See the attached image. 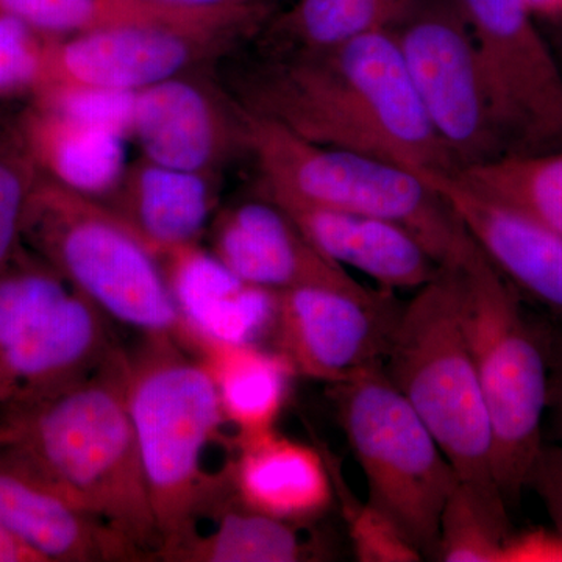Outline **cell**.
Instances as JSON below:
<instances>
[{
    "mask_svg": "<svg viewBox=\"0 0 562 562\" xmlns=\"http://www.w3.org/2000/svg\"><path fill=\"white\" fill-rule=\"evenodd\" d=\"M414 0H297L277 24L292 50H324L390 31Z\"/></svg>",
    "mask_w": 562,
    "mask_h": 562,
    "instance_id": "25",
    "label": "cell"
},
{
    "mask_svg": "<svg viewBox=\"0 0 562 562\" xmlns=\"http://www.w3.org/2000/svg\"><path fill=\"white\" fill-rule=\"evenodd\" d=\"M0 562H43L38 554L0 527Z\"/></svg>",
    "mask_w": 562,
    "mask_h": 562,
    "instance_id": "36",
    "label": "cell"
},
{
    "mask_svg": "<svg viewBox=\"0 0 562 562\" xmlns=\"http://www.w3.org/2000/svg\"><path fill=\"white\" fill-rule=\"evenodd\" d=\"M192 355L213 379L225 420L244 439L276 430L294 371L277 351L251 344L199 341Z\"/></svg>",
    "mask_w": 562,
    "mask_h": 562,
    "instance_id": "22",
    "label": "cell"
},
{
    "mask_svg": "<svg viewBox=\"0 0 562 562\" xmlns=\"http://www.w3.org/2000/svg\"><path fill=\"white\" fill-rule=\"evenodd\" d=\"M199 516L213 517L216 520L213 530L187 532L176 542L162 547L157 554V561L299 562L314 560L310 543L302 541L299 536V525L244 508L233 497V491L203 509Z\"/></svg>",
    "mask_w": 562,
    "mask_h": 562,
    "instance_id": "23",
    "label": "cell"
},
{
    "mask_svg": "<svg viewBox=\"0 0 562 562\" xmlns=\"http://www.w3.org/2000/svg\"><path fill=\"white\" fill-rule=\"evenodd\" d=\"M247 150L261 173V195L380 217L419 238L442 268H461L475 241L427 181L358 151L322 146L246 110Z\"/></svg>",
    "mask_w": 562,
    "mask_h": 562,
    "instance_id": "5",
    "label": "cell"
},
{
    "mask_svg": "<svg viewBox=\"0 0 562 562\" xmlns=\"http://www.w3.org/2000/svg\"><path fill=\"white\" fill-rule=\"evenodd\" d=\"M214 179L143 157L125 168L102 203L160 258L180 247L198 246L216 202Z\"/></svg>",
    "mask_w": 562,
    "mask_h": 562,
    "instance_id": "21",
    "label": "cell"
},
{
    "mask_svg": "<svg viewBox=\"0 0 562 562\" xmlns=\"http://www.w3.org/2000/svg\"><path fill=\"white\" fill-rule=\"evenodd\" d=\"M249 2H265V0H249Z\"/></svg>",
    "mask_w": 562,
    "mask_h": 562,
    "instance_id": "38",
    "label": "cell"
},
{
    "mask_svg": "<svg viewBox=\"0 0 562 562\" xmlns=\"http://www.w3.org/2000/svg\"><path fill=\"white\" fill-rule=\"evenodd\" d=\"M213 255L233 276L261 290L319 286L369 291L346 268L324 257L265 195L220 214L213 225Z\"/></svg>",
    "mask_w": 562,
    "mask_h": 562,
    "instance_id": "16",
    "label": "cell"
},
{
    "mask_svg": "<svg viewBox=\"0 0 562 562\" xmlns=\"http://www.w3.org/2000/svg\"><path fill=\"white\" fill-rule=\"evenodd\" d=\"M110 317L79 291L0 344V416L88 379L121 349Z\"/></svg>",
    "mask_w": 562,
    "mask_h": 562,
    "instance_id": "13",
    "label": "cell"
},
{
    "mask_svg": "<svg viewBox=\"0 0 562 562\" xmlns=\"http://www.w3.org/2000/svg\"><path fill=\"white\" fill-rule=\"evenodd\" d=\"M344 513L355 553L364 562L422 561L416 550L403 539L401 532L369 505L357 506L353 498L342 495Z\"/></svg>",
    "mask_w": 562,
    "mask_h": 562,
    "instance_id": "30",
    "label": "cell"
},
{
    "mask_svg": "<svg viewBox=\"0 0 562 562\" xmlns=\"http://www.w3.org/2000/svg\"><path fill=\"white\" fill-rule=\"evenodd\" d=\"M0 527L43 562L149 561L135 543L85 512L29 458L2 442Z\"/></svg>",
    "mask_w": 562,
    "mask_h": 562,
    "instance_id": "14",
    "label": "cell"
},
{
    "mask_svg": "<svg viewBox=\"0 0 562 562\" xmlns=\"http://www.w3.org/2000/svg\"><path fill=\"white\" fill-rule=\"evenodd\" d=\"M235 36L173 25L132 24L76 33L41 54L40 77L61 88L139 92L191 72Z\"/></svg>",
    "mask_w": 562,
    "mask_h": 562,
    "instance_id": "12",
    "label": "cell"
},
{
    "mask_svg": "<svg viewBox=\"0 0 562 562\" xmlns=\"http://www.w3.org/2000/svg\"><path fill=\"white\" fill-rule=\"evenodd\" d=\"M391 31L457 172L503 157L475 41L457 0H414Z\"/></svg>",
    "mask_w": 562,
    "mask_h": 562,
    "instance_id": "9",
    "label": "cell"
},
{
    "mask_svg": "<svg viewBox=\"0 0 562 562\" xmlns=\"http://www.w3.org/2000/svg\"><path fill=\"white\" fill-rule=\"evenodd\" d=\"M0 11L47 33H83L116 25L147 24L144 0H0Z\"/></svg>",
    "mask_w": 562,
    "mask_h": 562,
    "instance_id": "27",
    "label": "cell"
},
{
    "mask_svg": "<svg viewBox=\"0 0 562 562\" xmlns=\"http://www.w3.org/2000/svg\"><path fill=\"white\" fill-rule=\"evenodd\" d=\"M460 319L490 414L495 479L506 506H513L543 443L550 390L546 328L528 321L522 297L476 244L460 268Z\"/></svg>",
    "mask_w": 562,
    "mask_h": 562,
    "instance_id": "6",
    "label": "cell"
},
{
    "mask_svg": "<svg viewBox=\"0 0 562 562\" xmlns=\"http://www.w3.org/2000/svg\"><path fill=\"white\" fill-rule=\"evenodd\" d=\"M525 487L541 498L550 519L557 527L562 549V446L542 443L538 457L528 472Z\"/></svg>",
    "mask_w": 562,
    "mask_h": 562,
    "instance_id": "33",
    "label": "cell"
},
{
    "mask_svg": "<svg viewBox=\"0 0 562 562\" xmlns=\"http://www.w3.org/2000/svg\"><path fill=\"white\" fill-rule=\"evenodd\" d=\"M383 369L412 405L487 524L512 541L494 439L460 319V268H442L405 303Z\"/></svg>",
    "mask_w": 562,
    "mask_h": 562,
    "instance_id": "3",
    "label": "cell"
},
{
    "mask_svg": "<svg viewBox=\"0 0 562 562\" xmlns=\"http://www.w3.org/2000/svg\"><path fill=\"white\" fill-rule=\"evenodd\" d=\"M247 111L295 135L371 155L425 180L457 172L422 109L394 33L281 55L247 80Z\"/></svg>",
    "mask_w": 562,
    "mask_h": 562,
    "instance_id": "1",
    "label": "cell"
},
{
    "mask_svg": "<svg viewBox=\"0 0 562 562\" xmlns=\"http://www.w3.org/2000/svg\"><path fill=\"white\" fill-rule=\"evenodd\" d=\"M532 11L536 14H550V16H561L562 0H530Z\"/></svg>",
    "mask_w": 562,
    "mask_h": 562,
    "instance_id": "37",
    "label": "cell"
},
{
    "mask_svg": "<svg viewBox=\"0 0 562 562\" xmlns=\"http://www.w3.org/2000/svg\"><path fill=\"white\" fill-rule=\"evenodd\" d=\"M330 386L339 425L368 483V505L422 560H438L443 509L460 486L452 464L383 364Z\"/></svg>",
    "mask_w": 562,
    "mask_h": 562,
    "instance_id": "8",
    "label": "cell"
},
{
    "mask_svg": "<svg viewBox=\"0 0 562 562\" xmlns=\"http://www.w3.org/2000/svg\"><path fill=\"white\" fill-rule=\"evenodd\" d=\"M44 151L57 180L90 198H105L125 168L124 135L52 114Z\"/></svg>",
    "mask_w": 562,
    "mask_h": 562,
    "instance_id": "26",
    "label": "cell"
},
{
    "mask_svg": "<svg viewBox=\"0 0 562 562\" xmlns=\"http://www.w3.org/2000/svg\"><path fill=\"white\" fill-rule=\"evenodd\" d=\"M184 327L191 353L199 341L251 344L271 336L276 294L244 283L213 254L180 247L158 258Z\"/></svg>",
    "mask_w": 562,
    "mask_h": 562,
    "instance_id": "18",
    "label": "cell"
},
{
    "mask_svg": "<svg viewBox=\"0 0 562 562\" xmlns=\"http://www.w3.org/2000/svg\"><path fill=\"white\" fill-rule=\"evenodd\" d=\"M132 133L147 160L216 176L231 155L247 149L246 110L201 77L181 74L136 92Z\"/></svg>",
    "mask_w": 562,
    "mask_h": 562,
    "instance_id": "15",
    "label": "cell"
},
{
    "mask_svg": "<svg viewBox=\"0 0 562 562\" xmlns=\"http://www.w3.org/2000/svg\"><path fill=\"white\" fill-rule=\"evenodd\" d=\"M22 238L111 321L191 350L157 255L98 199L60 181L33 190Z\"/></svg>",
    "mask_w": 562,
    "mask_h": 562,
    "instance_id": "7",
    "label": "cell"
},
{
    "mask_svg": "<svg viewBox=\"0 0 562 562\" xmlns=\"http://www.w3.org/2000/svg\"><path fill=\"white\" fill-rule=\"evenodd\" d=\"M233 497L244 508L299 527L319 519L330 508V469L313 447L271 430L233 439Z\"/></svg>",
    "mask_w": 562,
    "mask_h": 562,
    "instance_id": "20",
    "label": "cell"
},
{
    "mask_svg": "<svg viewBox=\"0 0 562 562\" xmlns=\"http://www.w3.org/2000/svg\"><path fill=\"white\" fill-rule=\"evenodd\" d=\"M508 543L484 520L460 484L443 509L436 561H505Z\"/></svg>",
    "mask_w": 562,
    "mask_h": 562,
    "instance_id": "28",
    "label": "cell"
},
{
    "mask_svg": "<svg viewBox=\"0 0 562 562\" xmlns=\"http://www.w3.org/2000/svg\"><path fill=\"white\" fill-rule=\"evenodd\" d=\"M271 338L294 373L328 384L383 364L405 303L392 291H273Z\"/></svg>",
    "mask_w": 562,
    "mask_h": 562,
    "instance_id": "11",
    "label": "cell"
},
{
    "mask_svg": "<svg viewBox=\"0 0 562 562\" xmlns=\"http://www.w3.org/2000/svg\"><path fill=\"white\" fill-rule=\"evenodd\" d=\"M425 181L441 194L484 257L522 299L562 324V235L480 194L457 173Z\"/></svg>",
    "mask_w": 562,
    "mask_h": 562,
    "instance_id": "17",
    "label": "cell"
},
{
    "mask_svg": "<svg viewBox=\"0 0 562 562\" xmlns=\"http://www.w3.org/2000/svg\"><path fill=\"white\" fill-rule=\"evenodd\" d=\"M32 32L25 22L0 11V92L38 79L41 54Z\"/></svg>",
    "mask_w": 562,
    "mask_h": 562,
    "instance_id": "31",
    "label": "cell"
},
{
    "mask_svg": "<svg viewBox=\"0 0 562 562\" xmlns=\"http://www.w3.org/2000/svg\"><path fill=\"white\" fill-rule=\"evenodd\" d=\"M166 9L184 13L205 14V16L225 18V20L247 22L257 25L265 16L262 2L249 0H147Z\"/></svg>",
    "mask_w": 562,
    "mask_h": 562,
    "instance_id": "34",
    "label": "cell"
},
{
    "mask_svg": "<svg viewBox=\"0 0 562 562\" xmlns=\"http://www.w3.org/2000/svg\"><path fill=\"white\" fill-rule=\"evenodd\" d=\"M468 21L505 155L562 149V70L530 0H457Z\"/></svg>",
    "mask_w": 562,
    "mask_h": 562,
    "instance_id": "10",
    "label": "cell"
},
{
    "mask_svg": "<svg viewBox=\"0 0 562 562\" xmlns=\"http://www.w3.org/2000/svg\"><path fill=\"white\" fill-rule=\"evenodd\" d=\"M32 191L20 162L0 157V271L18 257Z\"/></svg>",
    "mask_w": 562,
    "mask_h": 562,
    "instance_id": "32",
    "label": "cell"
},
{
    "mask_svg": "<svg viewBox=\"0 0 562 562\" xmlns=\"http://www.w3.org/2000/svg\"><path fill=\"white\" fill-rule=\"evenodd\" d=\"M328 260L371 277L382 290H419L442 271L417 236L395 222L295 202H273Z\"/></svg>",
    "mask_w": 562,
    "mask_h": 562,
    "instance_id": "19",
    "label": "cell"
},
{
    "mask_svg": "<svg viewBox=\"0 0 562 562\" xmlns=\"http://www.w3.org/2000/svg\"><path fill=\"white\" fill-rule=\"evenodd\" d=\"M127 351L29 408L0 416V442L29 458L85 512L157 560L161 538L125 397Z\"/></svg>",
    "mask_w": 562,
    "mask_h": 562,
    "instance_id": "2",
    "label": "cell"
},
{
    "mask_svg": "<svg viewBox=\"0 0 562 562\" xmlns=\"http://www.w3.org/2000/svg\"><path fill=\"white\" fill-rule=\"evenodd\" d=\"M561 16H562V5H561Z\"/></svg>",
    "mask_w": 562,
    "mask_h": 562,
    "instance_id": "39",
    "label": "cell"
},
{
    "mask_svg": "<svg viewBox=\"0 0 562 562\" xmlns=\"http://www.w3.org/2000/svg\"><path fill=\"white\" fill-rule=\"evenodd\" d=\"M457 176L480 194L562 235V149L503 155Z\"/></svg>",
    "mask_w": 562,
    "mask_h": 562,
    "instance_id": "24",
    "label": "cell"
},
{
    "mask_svg": "<svg viewBox=\"0 0 562 562\" xmlns=\"http://www.w3.org/2000/svg\"><path fill=\"white\" fill-rule=\"evenodd\" d=\"M136 92L88 90V88H61L50 90V105L55 116L109 128L127 135L132 133Z\"/></svg>",
    "mask_w": 562,
    "mask_h": 562,
    "instance_id": "29",
    "label": "cell"
},
{
    "mask_svg": "<svg viewBox=\"0 0 562 562\" xmlns=\"http://www.w3.org/2000/svg\"><path fill=\"white\" fill-rule=\"evenodd\" d=\"M125 397L161 550L231 487V464L222 473L205 468L227 420L205 366L169 336H143L127 353Z\"/></svg>",
    "mask_w": 562,
    "mask_h": 562,
    "instance_id": "4",
    "label": "cell"
},
{
    "mask_svg": "<svg viewBox=\"0 0 562 562\" xmlns=\"http://www.w3.org/2000/svg\"><path fill=\"white\" fill-rule=\"evenodd\" d=\"M549 347L550 390L549 408L553 414L558 439L562 446V324L546 328Z\"/></svg>",
    "mask_w": 562,
    "mask_h": 562,
    "instance_id": "35",
    "label": "cell"
}]
</instances>
